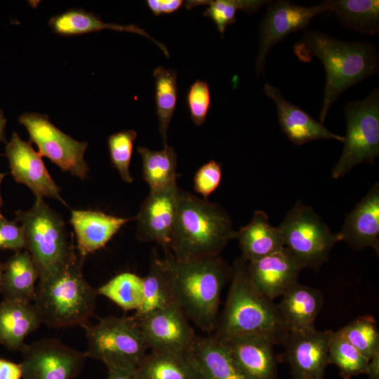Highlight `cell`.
<instances>
[{"instance_id":"2e32d148","label":"cell","mask_w":379,"mask_h":379,"mask_svg":"<svg viewBox=\"0 0 379 379\" xmlns=\"http://www.w3.org/2000/svg\"><path fill=\"white\" fill-rule=\"evenodd\" d=\"M6 156L15 180L27 186L36 198L51 197L67 205L60 197V187L46 169L42 156L15 132L6 144Z\"/></svg>"},{"instance_id":"4316f807","label":"cell","mask_w":379,"mask_h":379,"mask_svg":"<svg viewBox=\"0 0 379 379\" xmlns=\"http://www.w3.org/2000/svg\"><path fill=\"white\" fill-rule=\"evenodd\" d=\"M39 274L29 252H15L4 264L0 290L4 300L32 302Z\"/></svg>"},{"instance_id":"e0dca14e","label":"cell","mask_w":379,"mask_h":379,"mask_svg":"<svg viewBox=\"0 0 379 379\" xmlns=\"http://www.w3.org/2000/svg\"><path fill=\"white\" fill-rule=\"evenodd\" d=\"M220 340L247 379H276L277 359L273 346L277 343L274 338L253 334Z\"/></svg>"},{"instance_id":"277c9868","label":"cell","mask_w":379,"mask_h":379,"mask_svg":"<svg viewBox=\"0 0 379 379\" xmlns=\"http://www.w3.org/2000/svg\"><path fill=\"white\" fill-rule=\"evenodd\" d=\"M84 259L75 246L61 267L39 278L32 303L41 324L53 328L83 326L93 314L98 293L84 278Z\"/></svg>"},{"instance_id":"cb8c5ba5","label":"cell","mask_w":379,"mask_h":379,"mask_svg":"<svg viewBox=\"0 0 379 379\" xmlns=\"http://www.w3.org/2000/svg\"><path fill=\"white\" fill-rule=\"evenodd\" d=\"M281 296L277 306L288 330L314 326L324 302L321 291L297 281Z\"/></svg>"},{"instance_id":"8992f818","label":"cell","mask_w":379,"mask_h":379,"mask_svg":"<svg viewBox=\"0 0 379 379\" xmlns=\"http://www.w3.org/2000/svg\"><path fill=\"white\" fill-rule=\"evenodd\" d=\"M16 221L21 223L29 252L39 272V279L61 267L75 248L72 236L67 241L65 222L43 199L36 198L27 211H18Z\"/></svg>"},{"instance_id":"5bb4252c","label":"cell","mask_w":379,"mask_h":379,"mask_svg":"<svg viewBox=\"0 0 379 379\" xmlns=\"http://www.w3.org/2000/svg\"><path fill=\"white\" fill-rule=\"evenodd\" d=\"M177 183L150 190L134 217L139 241L155 242L164 250L169 248L178 203Z\"/></svg>"},{"instance_id":"ee69618b","label":"cell","mask_w":379,"mask_h":379,"mask_svg":"<svg viewBox=\"0 0 379 379\" xmlns=\"http://www.w3.org/2000/svg\"><path fill=\"white\" fill-rule=\"evenodd\" d=\"M366 374L370 379H379V351L368 361Z\"/></svg>"},{"instance_id":"7402d4cb","label":"cell","mask_w":379,"mask_h":379,"mask_svg":"<svg viewBox=\"0 0 379 379\" xmlns=\"http://www.w3.org/2000/svg\"><path fill=\"white\" fill-rule=\"evenodd\" d=\"M185 354L202 379H247L223 342L214 335L196 336Z\"/></svg>"},{"instance_id":"bcb514c9","label":"cell","mask_w":379,"mask_h":379,"mask_svg":"<svg viewBox=\"0 0 379 379\" xmlns=\"http://www.w3.org/2000/svg\"><path fill=\"white\" fill-rule=\"evenodd\" d=\"M6 175H7V173H1L0 172V185H1V180L4 179V178ZM2 204H3V201H2V199H1V193H0V217L2 216L1 213V207Z\"/></svg>"},{"instance_id":"7a4b0ae2","label":"cell","mask_w":379,"mask_h":379,"mask_svg":"<svg viewBox=\"0 0 379 379\" xmlns=\"http://www.w3.org/2000/svg\"><path fill=\"white\" fill-rule=\"evenodd\" d=\"M163 260L176 307L199 328L212 333L218 321L222 289L232 269L220 255L178 260L168 248Z\"/></svg>"},{"instance_id":"8d00e7d4","label":"cell","mask_w":379,"mask_h":379,"mask_svg":"<svg viewBox=\"0 0 379 379\" xmlns=\"http://www.w3.org/2000/svg\"><path fill=\"white\" fill-rule=\"evenodd\" d=\"M136 138V131L125 130L112 134L107 139L111 162L121 179L128 183L133 181L129 167Z\"/></svg>"},{"instance_id":"1f68e13d","label":"cell","mask_w":379,"mask_h":379,"mask_svg":"<svg viewBox=\"0 0 379 379\" xmlns=\"http://www.w3.org/2000/svg\"><path fill=\"white\" fill-rule=\"evenodd\" d=\"M155 84L156 114L164 147L168 146V131L176 109L178 87L177 72L159 66L153 72Z\"/></svg>"},{"instance_id":"d6a6232c","label":"cell","mask_w":379,"mask_h":379,"mask_svg":"<svg viewBox=\"0 0 379 379\" xmlns=\"http://www.w3.org/2000/svg\"><path fill=\"white\" fill-rule=\"evenodd\" d=\"M270 2L267 0H190L185 1L184 6L191 9L197 6L208 5L204 15L213 20L223 37L227 27L236 22L238 10L249 14L254 13Z\"/></svg>"},{"instance_id":"f6af8a7d","label":"cell","mask_w":379,"mask_h":379,"mask_svg":"<svg viewBox=\"0 0 379 379\" xmlns=\"http://www.w3.org/2000/svg\"><path fill=\"white\" fill-rule=\"evenodd\" d=\"M6 120L4 117V113L0 109V142L5 141V126Z\"/></svg>"},{"instance_id":"d4e9b609","label":"cell","mask_w":379,"mask_h":379,"mask_svg":"<svg viewBox=\"0 0 379 379\" xmlns=\"http://www.w3.org/2000/svg\"><path fill=\"white\" fill-rule=\"evenodd\" d=\"M236 239L239 241L242 257L248 262L284 247L279 227L272 226L267 214L260 210L255 211L250 222L237 230Z\"/></svg>"},{"instance_id":"ab89813d","label":"cell","mask_w":379,"mask_h":379,"mask_svg":"<svg viewBox=\"0 0 379 379\" xmlns=\"http://www.w3.org/2000/svg\"><path fill=\"white\" fill-rule=\"evenodd\" d=\"M26 246L22 227L16 222L7 220L3 215L0 217V249L18 252L26 249Z\"/></svg>"},{"instance_id":"4dcf8cb0","label":"cell","mask_w":379,"mask_h":379,"mask_svg":"<svg viewBox=\"0 0 379 379\" xmlns=\"http://www.w3.org/2000/svg\"><path fill=\"white\" fill-rule=\"evenodd\" d=\"M142 158V176L150 190L162 189L176 184L177 154L173 147L167 146L154 151L138 147Z\"/></svg>"},{"instance_id":"ffe728a7","label":"cell","mask_w":379,"mask_h":379,"mask_svg":"<svg viewBox=\"0 0 379 379\" xmlns=\"http://www.w3.org/2000/svg\"><path fill=\"white\" fill-rule=\"evenodd\" d=\"M263 90L277 107L280 128L293 144L301 145L321 139L343 142L344 136L332 133L298 106L289 102L277 87L266 82Z\"/></svg>"},{"instance_id":"7dc6e473","label":"cell","mask_w":379,"mask_h":379,"mask_svg":"<svg viewBox=\"0 0 379 379\" xmlns=\"http://www.w3.org/2000/svg\"><path fill=\"white\" fill-rule=\"evenodd\" d=\"M3 271H4V264H1L0 262V285H1V282Z\"/></svg>"},{"instance_id":"6da1fadb","label":"cell","mask_w":379,"mask_h":379,"mask_svg":"<svg viewBox=\"0 0 379 379\" xmlns=\"http://www.w3.org/2000/svg\"><path fill=\"white\" fill-rule=\"evenodd\" d=\"M293 53L303 62L316 57L324 67L326 84L319 113L321 124L334 102L346 90L379 70L375 44L341 41L319 31H305L294 45Z\"/></svg>"},{"instance_id":"4fadbf2b","label":"cell","mask_w":379,"mask_h":379,"mask_svg":"<svg viewBox=\"0 0 379 379\" xmlns=\"http://www.w3.org/2000/svg\"><path fill=\"white\" fill-rule=\"evenodd\" d=\"M334 331H319L314 326L288 330L281 344L284 359L292 371L293 379L312 377L324 379L330 364L328 350Z\"/></svg>"},{"instance_id":"b9f144b4","label":"cell","mask_w":379,"mask_h":379,"mask_svg":"<svg viewBox=\"0 0 379 379\" xmlns=\"http://www.w3.org/2000/svg\"><path fill=\"white\" fill-rule=\"evenodd\" d=\"M22 377L20 364L0 359V379H21Z\"/></svg>"},{"instance_id":"ac0fdd59","label":"cell","mask_w":379,"mask_h":379,"mask_svg":"<svg viewBox=\"0 0 379 379\" xmlns=\"http://www.w3.org/2000/svg\"><path fill=\"white\" fill-rule=\"evenodd\" d=\"M302 265L285 247L272 254L248 262L249 276L255 286L267 298L281 295L298 281Z\"/></svg>"},{"instance_id":"7c38bea8","label":"cell","mask_w":379,"mask_h":379,"mask_svg":"<svg viewBox=\"0 0 379 379\" xmlns=\"http://www.w3.org/2000/svg\"><path fill=\"white\" fill-rule=\"evenodd\" d=\"M22 352V379H73L86 359L84 352L53 338L26 345Z\"/></svg>"},{"instance_id":"83f0119b","label":"cell","mask_w":379,"mask_h":379,"mask_svg":"<svg viewBox=\"0 0 379 379\" xmlns=\"http://www.w3.org/2000/svg\"><path fill=\"white\" fill-rule=\"evenodd\" d=\"M176 306L171 281L163 258L157 253L152 258L147 274L143 277V296L133 317L139 319L153 312Z\"/></svg>"},{"instance_id":"9c48e42d","label":"cell","mask_w":379,"mask_h":379,"mask_svg":"<svg viewBox=\"0 0 379 379\" xmlns=\"http://www.w3.org/2000/svg\"><path fill=\"white\" fill-rule=\"evenodd\" d=\"M278 227L284 247L304 268L319 269L338 241L336 234L311 206L301 201L288 211Z\"/></svg>"},{"instance_id":"60d3db41","label":"cell","mask_w":379,"mask_h":379,"mask_svg":"<svg viewBox=\"0 0 379 379\" xmlns=\"http://www.w3.org/2000/svg\"><path fill=\"white\" fill-rule=\"evenodd\" d=\"M145 3L155 16L173 13L185 5L183 0H147Z\"/></svg>"},{"instance_id":"484cf974","label":"cell","mask_w":379,"mask_h":379,"mask_svg":"<svg viewBox=\"0 0 379 379\" xmlns=\"http://www.w3.org/2000/svg\"><path fill=\"white\" fill-rule=\"evenodd\" d=\"M48 24L55 33L65 36L99 32L105 29L138 34L152 41L167 58L170 57L167 47L149 36L140 27L136 25H122L105 22L95 14L81 9H69L53 16L50 19Z\"/></svg>"},{"instance_id":"f35d334b","label":"cell","mask_w":379,"mask_h":379,"mask_svg":"<svg viewBox=\"0 0 379 379\" xmlns=\"http://www.w3.org/2000/svg\"><path fill=\"white\" fill-rule=\"evenodd\" d=\"M222 179V165L211 160L202 165L194 177V188L204 199L208 197L219 187Z\"/></svg>"},{"instance_id":"5b68a950","label":"cell","mask_w":379,"mask_h":379,"mask_svg":"<svg viewBox=\"0 0 379 379\" xmlns=\"http://www.w3.org/2000/svg\"><path fill=\"white\" fill-rule=\"evenodd\" d=\"M232 282L214 335L220 340L260 334L281 344L288 329L273 300L253 284L248 271V261L242 256L234 262Z\"/></svg>"},{"instance_id":"ba28073f","label":"cell","mask_w":379,"mask_h":379,"mask_svg":"<svg viewBox=\"0 0 379 379\" xmlns=\"http://www.w3.org/2000/svg\"><path fill=\"white\" fill-rule=\"evenodd\" d=\"M347 122L342 154L331 170L333 178L343 177L360 164L373 165L379 154V88L344 109Z\"/></svg>"},{"instance_id":"52a82bcc","label":"cell","mask_w":379,"mask_h":379,"mask_svg":"<svg viewBox=\"0 0 379 379\" xmlns=\"http://www.w3.org/2000/svg\"><path fill=\"white\" fill-rule=\"evenodd\" d=\"M82 327L87 339L86 358L101 361L107 368H137L147 354L138 322L133 316H107Z\"/></svg>"},{"instance_id":"7bdbcfd3","label":"cell","mask_w":379,"mask_h":379,"mask_svg":"<svg viewBox=\"0 0 379 379\" xmlns=\"http://www.w3.org/2000/svg\"><path fill=\"white\" fill-rule=\"evenodd\" d=\"M107 379H140L136 368L114 366L107 367Z\"/></svg>"},{"instance_id":"c3c4849f","label":"cell","mask_w":379,"mask_h":379,"mask_svg":"<svg viewBox=\"0 0 379 379\" xmlns=\"http://www.w3.org/2000/svg\"><path fill=\"white\" fill-rule=\"evenodd\" d=\"M295 379H317L312 377H304V378H295Z\"/></svg>"},{"instance_id":"9a60e30c","label":"cell","mask_w":379,"mask_h":379,"mask_svg":"<svg viewBox=\"0 0 379 379\" xmlns=\"http://www.w3.org/2000/svg\"><path fill=\"white\" fill-rule=\"evenodd\" d=\"M136 320L151 351L185 353L196 337L190 321L176 306Z\"/></svg>"},{"instance_id":"44dd1931","label":"cell","mask_w":379,"mask_h":379,"mask_svg":"<svg viewBox=\"0 0 379 379\" xmlns=\"http://www.w3.org/2000/svg\"><path fill=\"white\" fill-rule=\"evenodd\" d=\"M131 220L135 218H121L97 211L72 210L69 222L75 233L79 254L84 258L103 248Z\"/></svg>"},{"instance_id":"f546056e","label":"cell","mask_w":379,"mask_h":379,"mask_svg":"<svg viewBox=\"0 0 379 379\" xmlns=\"http://www.w3.org/2000/svg\"><path fill=\"white\" fill-rule=\"evenodd\" d=\"M136 371L140 379H202L185 353L150 351Z\"/></svg>"},{"instance_id":"836d02e7","label":"cell","mask_w":379,"mask_h":379,"mask_svg":"<svg viewBox=\"0 0 379 379\" xmlns=\"http://www.w3.org/2000/svg\"><path fill=\"white\" fill-rule=\"evenodd\" d=\"M125 311H137L142 301L143 278L132 272L120 273L97 290Z\"/></svg>"},{"instance_id":"74e56055","label":"cell","mask_w":379,"mask_h":379,"mask_svg":"<svg viewBox=\"0 0 379 379\" xmlns=\"http://www.w3.org/2000/svg\"><path fill=\"white\" fill-rule=\"evenodd\" d=\"M186 105L194 125L201 126L206 121L211 105V96L207 81L197 79L186 93Z\"/></svg>"},{"instance_id":"603a6c76","label":"cell","mask_w":379,"mask_h":379,"mask_svg":"<svg viewBox=\"0 0 379 379\" xmlns=\"http://www.w3.org/2000/svg\"><path fill=\"white\" fill-rule=\"evenodd\" d=\"M41 324L31 302L4 300L0 302V343L22 351L25 339Z\"/></svg>"},{"instance_id":"e575fe53","label":"cell","mask_w":379,"mask_h":379,"mask_svg":"<svg viewBox=\"0 0 379 379\" xmlns=\"http://www.w3.org/2000/svg\"><path fill=\"white\" fill-rule=\"evenodd\" d=\"M328 357L330 364H335L344 379L367 372L368 360L347 342L340 330L334 332L331 339Z\"/></svg>"},{"instance_id":"f1b7e54d","label":"cell","mask_w":379,"mask_h":379,"mask_svg":"<svg viewBox=\"0 0 379 379\" xmlns=\"http://www.w3.org/2000/svg\"><path fill=\"white\" fill-rule=\"evenodd\" d=\"M328 12L333 13L341 25L360 34H379L378 0H326Z\"/></svg>"},{"instance_id":"8fae6325","label":"cell","mask_w":379,"mask_h":379,"mask_svg":"<svg viewBox=\"0 0 379 379\" xmlns=\"http://www.w3.org/2000/svg\"><path fill=\"white\" fill-rule=\"evenodd\" d=\"M324 12H328L326 1L312 6L287 0L271 1L260 24L256 74L265 69L267 56L274 45L293 32L306 29L315 16Z\"/></svg>"},{"instance_id":"d6986e66","label":"cell","mask_w":379,"mask_h":379,"mask_svg":"<svg viewBox=\"0 0 379 379\" xmlns=\"http://www.w3.org/2000/svg\"><path fill=\"white\" fill-rule=\"evenodd\" d=\"M338 241L359 251L366 247L379 252V184L375 182L347 215Z\"/></svg>"},{"instance_id":"d590c367","label":"cell","mask_w":379,"mask_h":379,"mask_svg":"<svg viewBox=\"0 0 379 379\" xmlns=\"http://www.w3.org/2000/svg\"><path fill=\"white\" fill-rule=\"evenodd\" d=\"M344 338L368 361L379 351V331L371 315L359 317L340 330Z\"/></svg>"},{"instance_id":"30bf717a","label":"cell","mask_w":379,"mask_h":379,"mask_svg":"<svg viewBox=\"0 0 379 379\" xmlns=\"http://www.w3.org/2000/svg\"><path fill=\"white\" fill-rule=\"evenodd\" d=\"M19 122L27 128L30 142L37 145L42 157L48 158L64 172L81 179L86 178L89 169L84 153L88 142L65 134L45 114L27 112L20 117Z\"/></svg>"},{"instance_id":"3957f363","label":"cell","mask_w":379,"mask_h":379,"mask_svg":"<svg viewBox=\"0 0 379 379\" xmlns=\"http://www.w3.org/2000/svg\"><path fill=\"white\" fill-rule=\"evenodd\" d=\"M229 214L220 205L180 189L169 249L178 260L218 255L237 239Z\"/></svg>"}]
</instances>
